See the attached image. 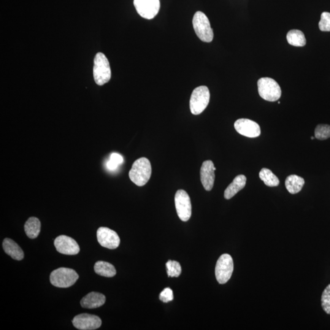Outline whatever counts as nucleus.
Here are the masks:
<instances>
[{
    "instance_id": "nucleus-1",
    "label": "nucleus",
    "mask_w": 330,
    "mask_h": 330,
    "mask_svg": "<svg viewBox=\"0 0 330 330\" xmlns=\"http://www.w3.org/2000/svg\"><path fill=\"white\" fill-rule=\"evenodd\" d=\"M152 174V167L147 158H142L137 160L129 171V177L135 185L144 186L150 179Z\"/></svg>"
},
{
    "instance_id": "nucleus-2",
    "label": "nucleus",
    "mask_w": 330,
    "mask_h": 330,
    "mask_svg": "<svg viewBox=\"0 0 330 330\" xmlns=\"http://www.w3.org/2000/svg\"><path fill=\"white\" fill-rule=\"evenodd\" d=\"M93 75L94 81L99 86L109 82L112 77L109 61L104 53H97L94 58Z\"/></svg>"
},
{
    "instance_id": "nucleus-3",
    "label": "nucleus",
    "mask_w": 330,
    "mask_h": 330,
    "mask_svg": "<svg viewBox=\"0 0 330 330\" xmlns=\"http://www.w3.org/2000/svg\"><path fill=\"white\" fill-rule=\"evenodd\" d=\"M78 275L75 270L68 268H59L51 273V285L60 288H67L74 285L78 280Z\"/></svg>"
},
{
    "instance_id": "nucleus-4",
    "label": "nucleus",
    "mask_w": 330,
    "mask_h": 330,
    "mask_svg": "<svg viewBox=\"0 0 330 330\" xmlns=\"http://www.w3.org/2000/svg\"><path fill=\"white\" fill-rule=\"evenodd\" d=\"M210 91L205 86L194 89L191 94L190 108L192 114L198 115L204 112L210 101Z\"/></svg>"
},
{
    "instance_id": "nucleus-5",
    "label": "nucleus",
    "mask_w": 330,
    "mask_h": 330,
    "mask_svg": "<svg viewBox=\"0 0 330 330\" xmlns=\"http://www.w3.org/2000/svg\"><path fill=\"white\" fill-rule=\"evenodd\" d=\"M193 26L197 36L202 42H211L213 39V31L209 18L201 11H197L193 18Z\"/></svg>"
},
{
    "instance_id": "nucleus-6",
    "label": "nucleus",
    "mask_w": 330,
    "mask_h": 330,
    "mask_svg": "<svg viewBox=\"0 0 330 330\" xmlns=\"http://www.w3.org/2000/svg\"><path fill=\"white\" fill-rule=\"evenodd\" d=\"M259 96L267 101L275 102L281 96V89L278 83L271 78H261L258 80Z\"/></svg>"
},
{
    "instance_id": "nucleus-7",
    "label": "nucleus",
    "mask_w": 330,
    "mask_h": 330,
    "mask_svg": "<svg viewBox=\"0 0 330 330\" xmlns=\"http://www.w3.org/2000/svg\"><path fill=\"white\" fill-rule=\"evenodd\" d=\"M234 271V262L231 256L223 254L218 259L215 267L216 280L221 285L226 283L231 278Z\"/></svg>"
},
{
    "instance_id": "nucleus-8",
    "label": "nucleus",
    "mask_w": 330,
    "mask_h": 330,
    "mask_svg": "<svg viewBox=\"0 0 330 330\" xmlns=\"http://www.w3.org/2000/svg\"><path fill=\"white\" fill-rule=\"evenodd\" d=\"M138 13L146 19H153L161 9L160 0H134Z\"/></svg>"
},
{
    "instance_id": "nucleus-9",
    "label": "nucleus",
    "mask_w": 330,
    "mask_h": 330,
    "mask_svg": "<svg viewBox=\"0 0 330 330\" xmlns=\"http://www.w3.org/2000/svg\"><path fill=\"white\" fill-rule=\"evenodd\" d=\"M175 205L178 217L183 221L190 220L191 204L190 196L183 190H178L175 195Z\"/></svg>"
},
{
    "instance_id": "nucleus-10",
    "label": "nucleus",
    "mask_w": 330,
    "mask_h": 330,
    "mask_svg": "<svg viewBox=\"0 0 330 330\" xmlns=\"http://www.w3.org/2000/svg\"><path fill=\"white\" fill-rule=\"evenodd\" d=\"M97 238L103 247L114 250L120 244V238L113 230L105 227L99 228L97 231Z\"/></svg>"
},
{
    "instance_id": "nucleus-11",
    "label": "nucleus",
    "mask_w": 330,
    "mask_h": 330,
    "mask_svg": "<svg viewBox=\"0 0 330 330\" xmlns=\"http://www.w3.org/2000/svg\"><path fill=\"white\" fill-rule=\"evenodd\" d=\"M72 324L78 330H94L101 327L102 321L98 316L85 313L75 316Z\"/></svg>"
},
{
    "instance_id": "nucleus-12",
    "label": "nucleus",
    "mask_w": 330,
    "mask_h": 330,
    "mask_svg": "<svg viewBox=\"0 0 330 330\" xmlns=\"http://www.w3.org/2000/svg\"><path fill=\"white\" fill-rule=\"evenodd\" d=\"M234 128L239 134L249 138H256L261 135L259 124L248 119H239L235 121Z\"/></svg>"
},
{
    "instance_id": "nucleus-13",
    "label": "nucleus",
    "mask_w": 330,
    "mask_h": 330,
    "mask_svg": "<svg viewBox=\"0 0 330 330\" xmlns=\"http://www.w3.org/2000/svg\"><path fill=\"white\" fill-rule=\"evenodd\" d=\"M56 250L66 255H75L80 252L79 245L72 238L66 235H59L54 242Z\"/></svg>"
},
{
    "instance_id": "nucleus-14",
    "label": "nucleus",
    "mask_w": 330,
    "mask_h": 330,
    "mask_svg": "<svg viewBox=\"0 0 330 330\" xmlns=\"http://www.w3.org/2000/svg\"><path fill=\"white\" fill-rule=\"evenodd\" d=\"M215 170L214 164L211 161H205L202 165L200 176H201L202 184L206 191H210L213 187Z\"/></svg>"
},
{
    "instance_id": "nucleus-15",
    "label": "nucleus",
    "mask_w": 330,
    "mask_h": 330,
    "mask_svg": "<svg viewBox=\"0 0 330 330\" xmlns=\"http://www.w3.org/2000/svg\"><path fill=\"white\" fill-rule=\"evenodd\" d=\"M105 301L106 298L104 295L99 292H93L84 297L81 300L80 304L84 308L94 309L102 307L104 305Z\"/></svg>"
},
{
    "instance_id": "nucleus-16",
    "label": "nucleus",
    "mask_w": 330,
    "mask_h": 330,
    "mask_svg": "<svg viewBox=\"0 0 330 330\" xmlns=\"http://www.w3.org/2000/svg\"><path fill=\"white\" fill-rule=\"evenodd\" d=\"M246 182H247V177L244 175H237L224 191V198L226 199L232 198L238 192L245 187Z\"/></svg>"
},
{
    "instance_id": "nucleus-17",
    "label": "nucleus",
    "mask_w": 330,
    "mask_h": 330,
    "mask_svg": "<svg viewBox=\"0 0 330 330\" xmlns=\"http://www.w3.org/2000/svg\"><path fill=\"white\" fill-rule=\"evenodd\" d=\"M5 253L10 256L15 260L21 261L24 258V253L19 246L13 240L10 239H5L2 242Z\"/></svg>"
},
{
    "instance_id": "nucleus-18",
    "label": "nucleus",
    "mask_w": 330,
    "mask_h": 330,
    "mask_svg": "<svg viewBox=\"0 0 330 330\" xmlns=\"http://www.w3.org/2000/svg\"><path fill=\"white\" fill-rule=\"evenodd\" d=\"M304 178L295 174L289 175L285 181L287 190L293 194L299 193L304 187Z\"/></svg>"
},
{
    "instance_id": "nucleus-19",
    "label": "nucleus",
    "mask_w": 330,
    "mask_h": 330,
    "mask_svg": "<svg viewBox=\"0 0 330 330\" xmlns=\"http://www.w3.org/2000/svg\"><path fill=\"white\" fill-rule=\"evenodd\" d=\"M41 224L38 218L30 217L26 221L24 229L25 233L29 239H34L38 237L40 233Z\"/></svg>"
},
{
    "instance_id": "nucleus-20",
    "label": "nucleus",
    "mask_w": 330,
    "mask_h": 330,
    "mask_svg": "<svg viewBox=\"0 0 330 330\" xmlns=\"http://www.w3.org/2000/svg\"><path fill=\"white\" fill-rule=\"evenodd\" d=\"M94 271L99 275L105 277H113L116 274L115 267L105 261L97 262L94 265Z\"/></svg>"
},
{
    "instance_id": "nucleus-21",
    "label": "nucleus",
    "mask_w": 330,
    "mask_h": 330,
    "mask_svg": "<svg viewBox=\"0 0 330 330\" xmlns=\"http://www.w3.org/2000/svg\"><path fill=\"white\" fill-rule=\"evenodd\" d=\"M287 40L289 44L295 47H304L307 44L304 32L298 29H292L287 34Z\"/></svg>"
},
{
    "instance_id": "nucleus-22",
    "label": "nucleus",
    "mask_w": 330,
    "mask_h": 330,
    "mask_svg": "<svg viewBox=\"0 0 330 330\" xmlns=\"http://www.w3.org/2000/svg\"><path fill=\"white\" fill-rule=\"evenodd\" d=\"M259 177L263 181L265 184L270 187L277 186L280 184L279 178L269 169L262 168L259 172Z\"/></svg>"
},
{
    "instance_id": "nucleus-23",
    "label": "nucleus",
    "mask_w": 330,
    "mask_h": 330,
    "mask_svg": "<svg viewBox=\"0 0 330 330\" xmlns=\"http://www.w3.org/2000/svg\"><path fill=\"white\" fill-rule=\"evenodd\" d=\"M167 275L169 277H179L182 269L178 262L169 260L166 264Z\"/></svg>"
},
{
    "instance_id": "nucleus-24",
    "label": "nucleus",
    "mask_w": 330,
    "mask_h": 330,
    "mask_svg": "<svg viewBox=\"0 0 330 330\" xmlns=\"http://www.w3.org/2000/svg\"><path fill=\"white\" fill-rule=\"evenodd\" d=\"M315 138L319 140H326L330 138V126L319 124L315 129Z\"/></svg>"
},
{
    "instance_id": "nucleus-25",
    "label": "nucleus",
    "mask_w": 330,
    "mask_h": 330,
    "mask_svg": "<svg viewBox=\"0 0 330 330\" xmlns=\"http://www.w3.org/2000/svg\"><path fill=\"white\" fill-rule=\"evenodd\" d=\"M322 307L325 312L330 315V284L325 289L322 296Z\"/></svg>"
},
{
    "instance_id": "nucleus-26",
    "label": "nucleus",
    "mask_w": 330,
    "mask_h": 330,
    "mask_svg": "<svg viewBox=\"0 0 330 330\" xmlns=\"http://www.w3.org/2000/svg\"><path fill=\"white\" fill-rule=\"evenodd\" d=\"M123 162V157L117 153H113L110 156V161L107 162V166L110 170H114Z\"/></svg>"
},
{
    "instance_id": "nucleus-27",
    "label": "nucleus",
    "mask_w": 330,
    "mask_h": 330,
    "mask_svg": "<svg viewBox=\"0 0 330 330\" xmlns=\"http://www.w3.org/2000/svg\"><path fill=\"white\" fill-rule=\"evenodd\" d=\"M319 27L322 31H330V13L324 12L321 14V20Z\"/></svg>"
},
{
    "instance_id": "nucleus-28",
    "label": "nucleus",
    "mask_w": 330,
    "mask_h": 330,
    "mask_svg": "<svg viewBox=\"0 0 330 330\" xmlns=\"http://www.w3.org/2000/svg\"><path fill=\"white\" fill-rule=\"evenodd\" d=\"M160 300L164 303H168L171 302L174 299V296H173V292L171 289L167 288H165L160 294Z\"/></svg>"
},
{
    "instance_id": "nucleus-29",
    "label": "nucleus",
    "mask_w": 330,
    "mask_h": 330,
    "mask_svg": "<svg viewBox=\"0 0 330 330\" xmlns=\"http://www.w3.org/2000/svg\"><path fill=\"white\" fill-rule=\"evenodd\" d=\"M311 140H315V137H311Z\"/></svg>"
}]
</instances>
